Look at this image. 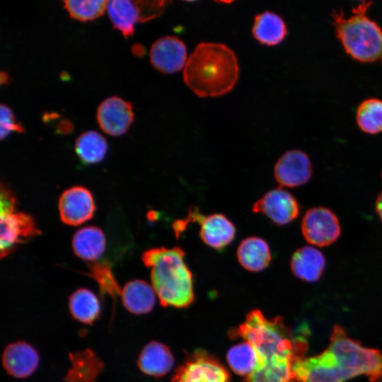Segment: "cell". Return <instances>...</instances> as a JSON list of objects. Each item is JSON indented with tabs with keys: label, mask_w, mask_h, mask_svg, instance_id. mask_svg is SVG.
I'll list each match as a JSON object with an SVG mask.
<instances>
[{
	"label": "cell",
	"mask_w": 382,
	"mask_h": 382,
	"mask_svg": "<svg viewBox=\"0 0 382 382\" xmlns=\"http://www.w3.org/2000/svg\"><path fill=\"white\" fill-rule=\"evenodd\" d=\"M307 327L293 332L282 318H266L258 310L249 313L236 334L249 342L257 364L245 382H295V363L308 349Z\"/></svg>",
	"instance_id": "6da1fadb"
},
{
	"label": "cell",
	"mask_w": 382,
	"mask_h": 382,
	"mask_svg": "<svg viewBox=\"0 0 382 382\" xmlns=\"http://www.w3.org/2000/svg\"><path fill=\"white\" fill-rule=\"evenodd\" d=\"M294 371L295 382H345L360 375L382 382V352L363 347L335 325L328 347L318 355L298 360Z\"/></svg>",
	"instance_id": "7a4b0ae2"
},
{
	"label": "cell",
	"mask_w": 382,
	"mask_h": 382,
	"mask_svg": "<svg viewBox=\"0 0 382 382\" xmlns=\"http://www.w3.org/2000/svg\"><path fill=\"white\" fill-rule=\"evenodd\" d=\"M238 74V59L230 47L221 43L201 42L187 60L183 79L197 96L215 97L232 90Z\"/></svg>",
	"instance_id": "3957f363"
},
{
	"label": "cell",
	"mask_w": 382,
	"mask_h": 382,
	"mask_svg": "<svg viewBox=\"0 0 382 382\" xmlns=\"http://www.w3.org/2000/svg\"><path fill=\"white\" fill-rule=\"evenodd\" d=\"M185 255L178 246L154 248L142 254L143 263L151 269L153 288L164 306L186 307L194 299L192 274Z\"/></svg>",
	"instance_id": "277c9868"
},
{
	"label": "cell",
	"mask_w": 382,
	"mask_h": 382,
	"mask_svg": "<svg viewBox=\"0 0 382 382\" xmlns=\"http://www.w3.org/2000/svg\"><path fill=\"white\" fill-rule=\"evenodd\" d=\"M372 4L359 1L349 16H345L342 9H334L331 13L336 35L345 52L361 62H382V28L366 16Z\"/></svg>",
	"instance_id": "5b68a950"
},
{
	"label": "cell",
	"mask_w": 382,
	"mask_h": 382,
	"mask_svg": "<svg viewBox=\"0 0 382 382\" xmlns=\"http://www.w3.org/2000/svg\"><path fill=\"white\" fill-rule=\"evenodd\" d=\"M301 230L305 240L318 247L330 245L341 235V226L337 216L325 207L309 209L302 218Z\"/></svg>",
	"instance_id": "8992f818"
},
{
	"label": "cell",
	"mask_w": 382,
	"mask_h": 382,
	"mask_svg": "<svg viewBox=\"0 0 382 382\" xmlns=\"http://www.w3.org/2000/svg\"><path fill=\"white\" fill-rule=\"evenodd\" d=\"M173 382H229V376L216 359L198 351L177 369Z\"/></svg>",
	"instance_id": "52a82bcc"
},
{
	"label": "cell",
	"mask_w": 382,
	"mask_h": 382,
	"mask_svg": "<svg viewBox=\"0 0 382 382\" xmlns=\"http://www.w3.org/2000/svg\"><path fill=\"white\" fill-rule=\"evenodd\" d=\"M253 211L265 214L276 225L284 226L298 217L300 207L293 195L279 187L267 192L257 200Z\"/></svg>",
	"instance_id": "ba28073f"
},
{
	"label": "cell",
	"mask_w": 382,
	"mask_h": 382,
	"mask_svg": "<svg viewBox=\"0 0 382 382\" xmlns=\"http://www.w3.org/2000/svg\"><path fill=\"white\" fill-rule=\"evenodd\" d=\"M33 217L24 212L1 214L0 255L3 258L9 255L18 244L37 236Z\"/></svg>",
	"instance_id": "9c48e42d"
},
{
	"label": "cell",
	"mask_w": 382,
	"mask_h": 382,
	"mask_svg": "<svg viewBox=\"0 0 382 382\" xmlns=\"http://www.w3.org/2000/svg\"><path fill=\"white\" fill-rule=\"evenodd\" d=\"M187 220L199 224L200 238L212 248L221 250L228 246L235 238V226L223 214L214 213L204 216L197 209H191Z\"/></svg>",
	"instance_id": "30bf717a"
},
{
	"label": "cell",
	"mask_w": 382,
	"mask_h": 382,
	"mask_svg": "<svg viewBox=\"0 0 382 382\" xmlns=\"http://www.w3.org/2000/svg\"><path fill=\"white\" fill-rule=\"evenodd\" d=\"M96 211L91 192L82 186L64 190L59 199V216L69 226H79L91 219Z\"/></svg>",
	"instance_id": "8fae6325"
},
{
	"label": "cell",
	"mask_w": 382,
	"mask_h": 382,
	"mask_svg": "<svg viewBox=\"0 0 382 382\" xmlns=\"http://www.w3.org/2000/svg\"><path fill=\"white\" fill-rule=\"evenodd\" d=\"M312 163L308 156L299 149L286 151L277 161L274 175L282 186L296 187L309 181L312 176Z\"/></svg>",
	"instance_id": "7c38bea8"
},
{
	"label": "cell",
	"mask_w": 382,
	"mask_h": 382,
	"mask_svg": "<svg viewBox=\"0 0 382 382\" xmlns=\"http://www.w3.org/2000/svg\"><path fill=\"white\" fill-rule=\"evenodd\" d=\"M97 122L100 128L110 136L125 134L134 120L132 104L117 96L103 100L97 109Z\"/></svg>",
	"instance_id": "4fadbf2b"
},
{
	"label": "cell",
	"mask_w": 382,
	"mask_h": 382,
	"mask_svg": "<svg viewBox=\"0 0 382 382\" xmlns=\"http://www.w3.org/2000/svg\"><path fill=\"white\" fill-rule=\"evenodd\" d=\"M151 64L165 74H173L185 67L187 50L185 43L175 36H165L156 40L149 52Z\"/></svg>",
	"instance_id": "5bb4252c"
},
{
	"label": "cell",
	"mask_w": 382,
	"mask_h": 382,
	"mask_svg": "<svg viewBox=\"0 0 382 382\" xmlns=\"http://www.w3.org/2000/svg\"><path fill=\"white\" fill-rule=\"evenodd\" d=\"M39 364L37 351L24 341L8 345L2 354V364L6 371L19 378L31 375Z\"/></svg>",
	"instance_id": "9a60e30c"
},
{
	"label": "cell",
	"mask_w": 382,
	"mask_h": 382,
	"mask_svg": "<svg viewBox=\"0 0 382 382\" xmlns=\"http://www.w3.org/2000/svg\"><path fill=\"white\" fill-rule=\"evenodd\" d=\"M325 267L323 254L312 246H303L297 249L290 260V268L293 274L305 282H317L322 276Z\"/></svg>",
	"instance_id": "2e32d148"
},
{
	"label": "cell",
	"mask_w": 382,
	"mask_h": 382,
	"mask_svg": "<svg viewBox=\"0 0 382 382\" xmlns=\"http://www.w3.org/2000/svg\"><path fill=\"white\" fill-rule=\"evenodd\" d=\"M240 265L250 272H260L267 267L272 255L268 243L262 238L250 236L243 239L237 248Z\"/></svg>",
	"instance_id": "e0dca14e"
},
{
	"label": "cell",
	"mask_w": 382,
	"mask_h": 382,
	"mask_svg": "<svg viewBox=\"0 0 382 382\" xmlns=\"http://www.w3.org/2000/svg\"><path fill=\"white\" fill-rule=\"evenodd\" d=\"M106 246L105 236L98 227L89 226L81 228L72 238V248L79 258L96 262L104 253Z\"/></svg>",
	"instance_id": "ac0fdd59"
},
{
	"label": "cell",
	"mask_w": 382,
	"mask_h": 382,
	"mask_svg": "<svg viewBox=\"0 0 382 382\" xmlns=\"http://www.w3.org/2000/svg\"><path fill=\"white\" fill-rule=\"evenodd\" d=\"M252 33L262 45H277L282 42L288 33L284 19L278 14L265 11L255 16Z\"/></svg>",
	"instance_id": "d6986e66"
},
{
	"label": "cell",
	"mask_w": 382,
	"mask_h": 382,
	"mask_svg": "<svg viewBox=\"0 0 382 382\" xmlns=\"http://www.w3.org/2000/svg\"><path fill=\"white\" fill-rule=\"evenodd\" d=\"M137 364L143 373L161 376L173 367V357L167 346L158 342H151L141 350Z\"/></svg>",
	"instance_id": "ffe728a7"
},
{
	"label": "cell",
	"mask_w": 382,
	"mask_h": 382,
	"mask_svg": "<svg viewBox=\"0 0 382 382\" xmlns=\"http://www.w3.org/2000/svg\"><path fill=\"white\" fill-rule=\"evenodd\" d=\"M155 294L154 289L141 279L128 282L121 291L123 305L134 314L150 312L156 302Z\"/></svg>",
	"instance_id": "44dd1931"
},
{
	"label": "cell",
	"mask_w": 382,
	"mask_h": 382,
	"mask_svg": "<svg viewBox=\"0 0 382 382\" xmlns=\"http://www.w3.org/2000/svg\"><path fill=\"white\" fill-rule=\"evenodd\" d=\"M107 11L114 28L119 30L125 37L132 35L135 24L142 23L137 1H108Z\"/></svg>",
	"instance_id": "7402d4cb"
},
{
	"label": "cell",
	"mask_w": 382,
	"mask_h": 382,
	"mask_svg": "<svg viewBox=\"0 0 382 382\" xmlns=\"http://www.w3.org/2000/svg\"><path fill=\"white\" fill-rule=\"evenodd\" d=\"M72 316L81 323L91 324L99 316L100 308L96 296L88 289H79L69 299Z\"/></svg>",
	"instance_id": "603a6c76"
},
{
	"label": "cell",
	"mask_w": 382,
	"mask_h": 382,
	"mask_svg": "<svg viewBox=\"0 0 382 382\" xmlns=\"http://www.w3.org/2000/svg\"><path fill=\"white\" fill-rule=\"evenodd\" d=\"M74 149L83 163L93 164L104 158L108 150V144L100 134L89 130L83 132L77 137Z\"/></svg>",
	"instance_id": "cb8c5ba5"
},
{
	"label": "cell",
	"mask_w": 382,
	"mask_h": 382,
	"mask_svg": "<svg viewBox=\"0 0 382 382\" xmlns=\"http://www.w3.org/2000/svg\"><path fill=\"white\" fill-rule=\"evenodd\" d=\"M356 122L361 131L375 134L382 132V100L368 98L362 100L356 110Z\"/></svg>",
	"instance_id": "d4e9b609"
},
{
	"label": "cell",
	"mask_w": 382,
	"mask_h": 382,
	"mask_svg": "<svg viewBox=\"0 0 382 382\" xmlns=\"http://www.w3.org/2000/svg\"><path fill=\"white\" fill-rule=\"evenodd\" d=\"M226 359L236 374L246 377L253 373L257 364V354L253 345L246 340L231 347Z\"/></svg>",
	"instance_id": "484cf974"
},
{
	"label": "cell",
	"mask_w": 382,
	"mask_h": 382,
	"mask_svg": "<svg viewBox=\"0 0 382 382\" xmlns=\"http://www.w3.org/2000/svg\"><path fill=\"white\" fill-rule=\"evenodd\" d=\"M105 0H65L64 6L70 16L81 21L94 20L107 9Z\"/></svg>",
	"instance_id": "4316f807"
},
{
	"label": "cell",
	"mask_w": 382,
	"mask_h": 382,
	"mask_svg": "<svg viewBox=\"0 0 382 382\" xmlns=\"http://www.w3.org/2000/svg\"><path fill=\"white\" fill-rule=\"evenodd\" d=\"M89 276L98 283L101 293L108 294L112 298L121 295L122 290L113 275L110 265L108 262H94L89 266Z\"/></svg>",
	"instance_id": "83f0119b"
},
{
	"label": "cell",
	"mask_w": 382,
	"mask_h": 382,
	"mask_svg": "<svg viewBox=\"0 0 382 382\" xmlns=\"http://www.w3.org/2000/svg\"><path fill=\"white\" fill-rule=\"evenodd\" d=\"M22 133L24 129L20 123L15 121L14 115L8 106L0 105V138L6 139L11 132Z\"/></svg>",
	"instance_id": "f1b7e54d"
},
{
	"label": "cell",
	"mask_w": 382,
	"mask_h": 382,
	"mask_svg": "<svg viewBox=\"0 0 382 382\" xmlns=\"http://www.w3.org/2000/svg\"><path fill=\"white\" fill-rule=\"evenodd\" d=\"M0 214L14 212L17 199L13 192L3 183L1 185Z\"/></svg>",
	"instance_id": "f546056e"
},
{
	"label": "cell",
	"mask_w": 382,
	"mask_h": 382,
	"mask_svg": "<svg viewBox=\"0 0 382 382\" xmlns=\"http://www.w3.org/2000/svg\"><path fill=\"white\" fill-rule=\"evenodd\" d=\"M375 208L376 213L382 222V191L378 195L376 202Z\"/></svg>",
	"instance_id": "4dcf8cb0"
},
{
	"label": "cell",
	"mask_w": 382,
	"mask_h": 382,
	"mask_svg": "<svg viewBox=\"0 0 382 382\" xmlns=\"http://www.w3.org/2000/svg\"><path fill=\"white\" fill-rule=\"evenodd\" d=\"M132 50L136 56H142L145 52L144 48L141 45H134Z\"/></svg>",
	"instance_id": "1f68e13d"
},
{
	"label": "cell",
	"mask_w": 382,
	"mask_h": 382,
	"mask_svg": "<svg viewBox=\"0 0 382 382\" xmlns=\"http://www.w3.org/2000/svg\"><path fill=\"white\" fill-rule=\"evenodd\" d=\"M1 84L6 83L8 81V77L6 73L1 71L0 74Z\"/></svg>",
	"instance_id": "d6a6232c"
},
{
	"label": "cell",
	"mask_w": 382,
	"mask_h": 382,
	"mask_svg": "<svg viewBox=\"0 0 382 382\" xmlns=\"http://www.w3.org/2000/svg\"><path fill=\"white\" fill-rule=\"evenodd\" d=\"M381 177H382V172H381Z\"/></svg>",
	"instance_id": "836d02e7"
}]
</instances>
